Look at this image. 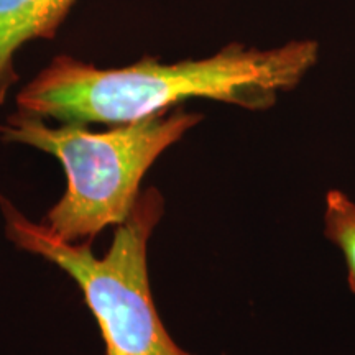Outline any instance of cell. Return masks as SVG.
I'll return each instance as SVG.
<instances>
[{"label":"cell","instance_id":"obj_5","mask_svg":"<svg viewBox=\"0 0 355 355\" xmlns=\"http://www.w3.org/2000/svg\"><path fill=\"white\" fill-rule=\"evenodd\" d=\"M326 237L343 250L349 268V286L355 293V202L339 189L326 194Z\"/></svg>","mask_w":355,"mask_h":355},{"label":"cell","instance_id":"obj_4","mask_svg":"<svg viewBox=\"0 0 355 355\" xmlns=\"http://www.w3.org/2000/svg\"><path fill=\"white\" fill-rule=\"evenodd\" d=\"M78 0H0V105L19 81L15 55L33 40H53Z\"/></svg>","mask_w":355,"mask_h":355},{"label":"cell","instance_id":"obj_2","mask_svg":"<svg viewBox=\"0 0 355 355\" xmlns=\"http://www.w3.org/2000/svg\"><path fill=\"white\" fill-rule=\"evenodd\" d=\"M201 121V114L176 107L94 132L81 123L51 127L17 110L0 123V140L33 146L61 163L66 191L43 224L61 241L84 243L127 219L146 171Z\"/></svg>","mask_w":355,"mask_h":355},{"label":"cell","instance_id":"obj_3","mask_svg":"<svg viewBox=\"0 0 355 355\" xmlns=\"http://www.w3.org/2000/svg\"><path fill=\"white\" fill-rule=\"evenodd\" d=\"M7 239L20 250L42 257L68 273L96 318L107 355H191L178 345L155 308L148 278V243L165 212L157 188L141 191L130 214L115 225L104 257L92 242L61 241L33 222L10 199L0 196Z\"/></svg>","mask_w":355,"mask_h":355},{"label":"cell","instance_id":"obj_1","mask_svg":"<svg viewBox=\"0 0 355 355\" xmlns=\"http://www.w3.org/2000/svg\"><path fill=\"white\" fill-rule=\"evenodd\" d=\"M318 40L300 38L273 48L229 43L199 60L163 63L144 56L123 68L101 69L58 55L17 96L20 112L60 123L123 125L207 99L245 110H268L316 68Z\"/></svg>","mask_w":355,"mask_h":355}]
</instances>
